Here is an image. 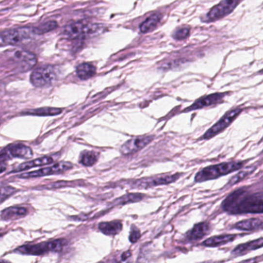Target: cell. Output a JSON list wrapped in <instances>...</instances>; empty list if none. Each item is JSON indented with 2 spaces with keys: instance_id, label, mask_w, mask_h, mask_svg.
<instances>
[{
  "instance_id": "obj_1",
  "label": "cell",
  "mask_w": 263,
  "mask_h": 263,
  "mask_svg": "<svg viewBox=\"0 0 263 263\" xmlns=\"http://www.w3.org/2000/svg\"><path fill=\"white\" fill-rule=\"evenodd\" d=\"M263 192L254 193L247 188H241L230 194L222 202V209L231 214L263 213Z\"/></svg>"
},
{
  "instance_id": "obj_2",
  "label": "cell",
  "mask_w": 263,
  "mask_h": 263,
  "mask_svg": "<svg viewBox=\"0 0 263 263\" xmlns=\"http://www.w3.org/2000/svg\"><path fill=\"white\" fill-rule=\"evenodd\" d=\"M244 165L245 162H230L208 166L197 172L195 178V181L200 183L218 179L219 177L240 170Z\"/></svg>"
},
{
  "instance_id": "obj_3",
  "label": "cell",
  "mask_w": 263,
  "mask_h": 263,
  "mask_svg": "<svg viewBox=\"0 0 263 263\" xmlns=\"http://www.w3.org/2000/svg\"><path fill=\"white\" fill-rule=\"evenodd\" d=\"M66 241L65 239H60L53 240L49 243H40L35 245H25L19 247L14 251L17 253L23 255H32V256H41L47 252H59L62 251L63 248L66 246Z\"/></svg>"
},
{
  "instance_id": "obj_4",
  "label": "cell",
  "mask_w": 263,
  "mask_h": 263,
  "mask_svg": "<svg viewBox=\"0 0 263 263\" xmlns=\"http://www.w3.org/2000/svg\"><path fill=\"white\" fill-rule=\"evenodd\" d=\"M180 174L158 175V176L133 181V182L131 183L130 185L132 188H137V189H148V188L159 186L162 184H168L175 182L180 178Z\"/></svg>"
},
{
  "instance_id": "obj_5",
  "label": "cell",
  "mask_w": 263,
  "mask_h": 263,
  "mask_svg": "<svg viewBox=\"0 0 263 263\" xmlns=\"http://www.w3.org/2000/svg\"><path fill=\"white\" fill-rule=\"evenodd\" d=\"M57 80V73L52 66L36 68L31 73L30 81L34 87H44L52 84Z\"/></svg>"
},
{
  "instance_id": "obj_6",
  "label": "cell",
  "mask_w": 263,
  "mask_h": 263,
  "mask_svg": "<svg viewBox=\"0 0 263 263\" xmlns=\"http://www.w3.org/2000/svg\"><path fill=\"white\" fill-rule=\"evenodd\" d=\"M101 28V25L85 24L82 22L70 23L64 27L63 34L69 39H77L85 35L96 33Z\"/></svg>"
},
{
  "instance_id": "obj_7",
  "label": "cell",
  "mask_w": 263,
  "mask_h": 263,
  "mask_svg": "<svg viewBox=\"0 0 263 263\" xmlns=\"http://www.w3.org/2000/svg\"><path fill=\"white\" fill-rule=\"evenodd\" d=\"M242 108H235L229 111L226 115H224L222 118L218 120L216 124H214L210 129L205 132V134L202 136L201 139L209 140L212 137L216 136L218 133L226 130L228 127L230 126L234 120L239 117V115L242 113Z\"/></svg>"
},
{
  "instance_id": "obj_8",
  "label": "cell",
  "mask_w": 263,
  "mask_h": 263,
  "mask_svg": "<svg viewBox=\"0 0 263 263\" xmlns=\"http://www.w3.org/2000/svg\"><path fill=\"white\" fill-rule=\"evenodd\" d=\"M35 35L33 27H21L4 31L1 34V40L9 45H16L25 40L31 39Z\"/></svg>"
},
{
  "instance_id": "obj_9",
  "label": "cell",
  "mask_w": 263,
  "mask_h": 263,
  "mask_svg": "<svg viewBox=\"0 0 263 263\" xmlns=\"http://www.w3.org/2000/svg\"><path fill=\"white\" fill-rule=\"evenodd\" d=\"M33 155L32 149L23 144H14L6 147L0 150V163H5L12 158H17L27 159Z\"/></svg>"
},
{
  "instance_id": "obj_10",
  "label": "cell",
  "mask_w": 263,
  "mask_h": 263,
  "mask_svg": "<svg viewBox=\"0 0 263 263\" xmlns=\"http://www.w3.org/2000/svg\"><path fill=\"white\" fill-rule=\"evenodd\" d=\"M9 57L11 61L16 64L20 71H27L32 69L37 62L33 53L23 49H12L9 53Z\"/></svg>"
},
{
  "instance_id": "obj_11",
  "label": "cell",
  "mask_w": 263,
  "mask_h": 263,
  "mask_svg": "<svg viewBox=\"0 0 263 263\" xmlns=\"http://www.w3.org/2000/svg\"><path fill=\"white\" fill-rule=\"evenodd\" d=\"M72 167L73 164L70 162H60L50 167H44L36 171L23 173L18 177L21 179H31V178H40L47 175H59L69 171Z\"/></svg>"
},
{
  "instance_id": "obj_12",
  "label": "cell",
  "mask_w": 263,
  "mask_h": 263,
  "mask_svg": "<svg viewBox=\"0 0 263 263\" xmlns=\"http://www.w3.org/2000/svg\"><path fill=\"white\" fill-rule=\"evenodd\" d=\"M240 0H222V2L214 6L207 15V21L218 20L231 14L235 10Z\"/></svg>"
},
{
  "instance_id": "obj_13",
  "label": "cell",
  "mask_w": 263,
  "mask_h": 263,
  "mask_svg": "<svg viewBox=\"0 0 263 263\" xmlns=\"http://www.w3.org/2000/svg\"><path fill=\"white\" fill-rule=\"evenodd\" d=\"M154 136H141V137H133L128 140L122 146L120 147V152L124 155L133 154L139 150H142L144 148L152 142Z\"/></svg>"
},
{
  "instance_id": "obj_14",
  "label": "cell",
  "mask_w": 263,
  "mask_h": 263,
  "mask_svg": "<svg viewBox=\"0 0 263 263\" xmlns=\"http://www.w3.org/2000/svg\"><path fill=\"white\" fill-rule=\"evenodd\" d=\"M226 96V94H210L209 96L204 97L196 100L195 103L184 110V112H188V111H196V110L201 109L204 107H210L216 103H219L223 100V98Z\"/></svg>"
},
{
  "instance_id": "obj_15",
  "label": "cell",
  "mask_w": 263,
  "mask_h": 263,
  "mask_svg": "<svg viewBox=\"0 0 263 263\" xmlns=\"http://www.w3.org/2000/svg\"><path fill=\"white\" fill-rule=\"evenodd\" d=\"M263 246V239L260 238L256 240L251 241L245 244H241L234 248L233 251L231 252V256L233 258L239 257V256L247 255L248 252H252L254 250L261 248Z\"/></svg>"
},
{
  "instance_id": "obj_16",
  "label": "cell",
  "mask_w": 263,
  "mask_h": 263,
  "mask_svg": "<svg viewBox=\"0 0 263 263\" xmlns=\"http://www.w3.org/2000/svg\"><path fill=\"white\" fill-rule=\"evenodd\" d=\"M210 231L211 226L208 222H200L187 232V239L189 241L200 240L209 234Z\"/></svg>"
},
{
  "instance_id": "obj_17",
  "label": "cell",
  "mask_w": 263,
  "mask_h": 263,
  "mask_svg": "<svg viewBox=\"0 0 263 263\" xmlns=\"http://www.w3.org/2000/svg\"><path fill=\"white\" fill-rule=\"evenodd\" d=\"M28 214V210L23 207H10L4 209L1 213V218L6 221L19 219L23 218Z\"/></svg>"
},
{
  "instance_id": "obj_18",
  "label": "cell",
  "mask_w": 263,
  "mask_h": 263,
  "mask_svg": "<svg viewBox=\"0 0 263 263\" xmlns=\"http://www.w3.org/2000/svg\"><path fill=\"white\" fill-rule=\"evenodd\" d=\"M99 230L104 235H115L120 233L123 229V224L120 220H115L111 222H100L98 226Z\"/></svg>"
},
{
  "instance_id": "obj_19",
  "label": "cell",
  "mask_w": 263,
  "mask_h": 263,
  "mask_svg": "<svg viewBox=\"0 0 263 263\" xmlns=\"http://www.w3.org/2000/svg\"><path fill=\"white\" fill-rule=\"evenodd\" d=\"M53 162V158L49 156L42 157L40 158H37L35 160L30 161V162H25L21 164L16 168L13 170L12 172H19V171H26V170L30 169L32 167H38V166L47 165Z\"/></svg>"
},
{
  "instance_id": "obj_20",
  "label": "cell",
  "mask_w": 263,
  "mask_h": 263,
  "mask_svg": "<svg viewBox=\"0 0 263 263\" xmlns=\"http://www.w3.org/2000/svg\"><path fill=\"white\" fill-rule=\"evenodd\" d=\"M235 238H236L235 235H216L204 241L201 245L207 247H218L231 243L232 241L235 240Z\"/></svg>"
},
{
  "instance_id": "obj_21",
  "label": "cell",
  "mask_w": 263,
  "mask_h": 263,
  "mask_svg": "<svg viewBox=\"0 0 263 263\" xmlns=\"http://www.w3.org/2000/svg\"><path fill=\"white\" fill-rule=\"evenodd\" d=\"M234 228L241 231H256V230H262L263 221L259 218L243 220L241 222H237L234 226Z\"/></svg>"
},
{
  "instance_id": "obj_22",
  "label": "cell",
  "mask_w": 263,
  "mask_h": 263,
  "mask_svg": "<svg viewBox=\"0 0 263 263\" xmlns=\"http://www.w3.org/2000/svg\"><path fill=\"white\" fill-rule=\"evenodd\" d=\"M162 16L161 14H154L147 18L140 26V30L142 33H150L155 30L162 20Z\"/></svg>"
},
{
  "instance_id": "obj_23",
  "label": "cell",
  "mask_w": 263,
  "mask_h": 263,
  "mask_svg": "<svg viewBox=\"0 0 263 263\" xmlns=\"http://www.w3.org/2000/svg\"><path fill=\"white\" fill-rule=\"evenodd\" d=\"M76 71L80 79L82 81H87L95 75L97 70L96 67L92 64L83 63V64H80L79 66H77Z\"/></svg>"
},
{
  "instance_id": "obj_24",
  "label": "cell",
  "mask_w": 263,
  "mask_h": 263,
  "mask_svg": "<svg viewBox=\"0 0 263 263\" xmlns=\"http://www.w3.org/2000/svg\"><path fill=\"white\" fill-rule=\"evenodd\" d=\"M145 195H144V194L128 193L115 200L114 201V205H118L119 206V205L133 203V202H137V201H141V200L145 198Z\"/></svg>"
},
{
  "instance_id": "obj_25",
  "label": "cell",
  "mask_w": 263,
  "mask_h": 263,
  "mask_svg": "<svg viewBox=\"0 0 263 263\" xmlns=\"http://www.w3.org/2000/svg\"><path fill=\"white\" fill-rule=\"evenodd\" d=\"M62 109L56 107H41L38 109L24 112L25 115H33V116H55L62 113Z\"/></svg>"
},
{
  "instance_id": "obj_26",
  "label": "cell",
  "mask_w": 263,
  "mask_h": 263,
  "mask_svg": "<svg viewBox=\"0 0 263 263\" xmlns=\"http://www.w3.org/2000/svg\"><path fill=\"white\" fill-rule=\"evenodd\" d=\"M99 154L94 150H84L80 155V163L84 166H93L97 163Z\"/></svg>"
},
{
  "instance_id": "obj_27",
  "label": "cell",
  "mask_w": 263,
  "mask_h": 263,
  "mask_svg": "<svg viewBox=\"0 0 263 263\" xmlns=\"http://www.w3.org/2000/svg\"><path fill=\"white\" fill-rule=\"evenodd\" d=\"M57 27H58V23L56 21H49L44 24L40 25L38 27H33V30L36 35H42V34L51 32L56 30Z\"/></svg>"
},
{
  "instance_id": "obj_28",
  "label": "cell",
  "mask_w": 263,
  "mask_h": 263,
  "mask_svg": "<svg viewBox=\"0 0 263 263\" xmlns=\"http://www.w3.org/2000/svg\"><path fill=\"white\" fill-rule=\"evenodd\" d=\"M16 192V188L10 185L0 187V205Z\"/></svg>"
},
{
  "instance_id": "obj_29",
  "label": "cell",
  "mask_w": 263,
  "mask_h": 263,
  "mask_svg": "<svg viewBox=\"0 0 263 263\" xmlns=\"http://www.w3.org/2000/svg\"><path fill=\"white\" fill-rule=\"evenodd\" d=\"M254 170H255V168H248V169L246 170V171H240L239 173L237 174L233 178H231L230 179L229 184H228V186H231V185H234V184L239 183L241 181H243V179H246L247 176H248L250 174L252 173Z\"/></svg>"
},
{
  "instance_id": "obj_30",
  "label": "cell",
  "mask_w": 263,
  "mask_h": 263,
  "mask_svg": "<svg viewBox=\"0 0 263 263\" xmlns=\"http://www.w3.org/2000/svg\"><path fill=\"white\" fill-rule=\"evenodd\" d=\"M190 34V30L188 28H181L177 30L173 34V37L177 40H182L186 39Z\"/></svg>"
},
{
  "instance_id": "obj_31",
  "label": "cell",
  "mask_w": 263,
  "mask_h": 263,
  "mask_svg": "<svg viewBox=\"0 0 263 263\" xmlns=\"http://www.w3.org/2000/svg\"><path fill=\"white\" fill-rule=\"evenodd\" d=\"M141 231L136 227V226L133 225L131 229L130 236H129V240L131 243H135L137 241L139 240L141 238Z\"/></svg>"
},
{
  "instance_id": "obj_32",
  "label": "cell",
  "mask_w": 263,
  "mask_h": 263,
  "mask_svg": "<svg viewBox=\"0 0 263 263\" xmlns=\"http://www.w3.org/2000/svg\"><path fill=\"white\" fill-rule=\"evenodd\" d=\"M131 256H132V252H131L130 251L124 252V253L122 254V256H121V260L124 262L126 261L128 258H130Z\"/></svg>"
},
{
  "instance_id": "obj_33",
  "label": "cell",
  "mask_w": 263,
  "mask_h": 263,
  "mask_svg": "<svg viewBox=\"0 0 263 263\" xmlns=\"http://www.w3.org/2000/svg\"><path fill=\"white\" fill-rule=\"evenodd\" d=\"M6 165L5 164V163H0V174L6 171Z\"/></svg>"
},
{
  "instance_id": "obj_34",
  "label": "cell",
  "mask_w": 263,
  "mask_h": 263,
  "mask_svg": "<svg viewBox=\"0 0 263 263\" xmlns=\"http://www.w3.org/2000/svg\"><path fill=\"white\" fill-rule=\"evenodd\" d=\"M0 237H1V235H0Z\"/></svg>"
},
{
  "instance_id": "obj_35",
  "label": "cell",
  "mask_w": 263,
  "mask_h": 263,
  "mask_svg": "<svg viewBox=\"0 0 263 263\" xmlns=\"http://www.w3.org/2000/svg\"><path fill=\"white\" fill-rule=\"evenodd\" d=\"M0 123H1V121H0Z\"/></svg>"
}]
</instances>
